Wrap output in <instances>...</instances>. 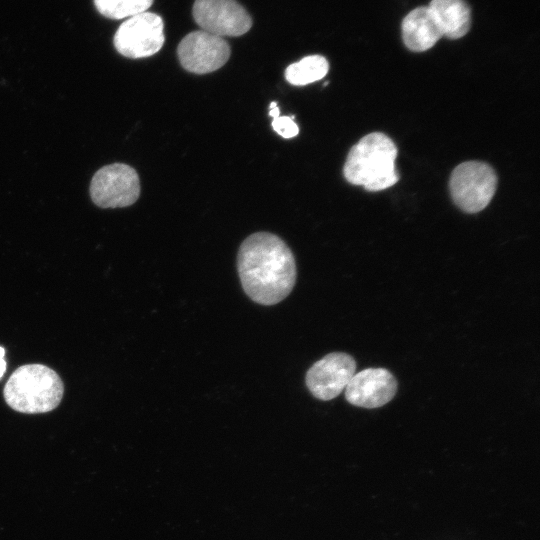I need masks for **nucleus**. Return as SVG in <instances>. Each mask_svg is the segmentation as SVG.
<instances>
[{
    "label": "nucleus",
    "instance_id": "f8f14e48",
    "mask_svg": "<svg viewBox=\"0 0 540 540\" xmlns=\"http://www.w3.org/2000/svg\"><path fill=\"white\" fill-rule=\"evenodd\" d=\"M429 9L437 20L443 36L458 39L468 33L471 11L465 0H432Z\"/></svg>",
    "mask_w": 540,
    "mask_h": 540
},
{
    "label": "nucleus",
    "instance_id": "423d86ee",
    "mask_svg": "<svg viewBox=\"0 0 540 540\" xmlns=\"http://www.w3.org/2000/svg\"><path fill=\"white\" fill-rule=\"evenodd\" d=\"M165 41L162 18L143 12L125 20L114 35V46L123 56L133 59L157 53Z\"/></svg>",
    "mask_w": 540,
    "mask_h": 540
},
{
    "label": "nucleus",
    "instance_id": "1a4fd4ad",
    "mask_svg": "<svg viewBox=\"0 0 540 540\" xmlns=\"http://www.w3.org/2000/svg\"><path fill=\"white\" fill-rule=\"evenodd\" d=\"M356 371L355 359L343 352H332L315 362L306 373V385L317 399L336 398Z\"/></svg>",
    "mask_w": 540,
    "mask_h": 540
},
{
    "label": "nucleus",
    "instance_id": "7ed1b4c3",
    "mask_svg": "<svg viewBox=\"0 0 540 540\" xmlns=\"http://www.w3.org/2000/svg\"><path fill=\"white\" fill-rule=\"evenodd\" d=\"M63 394L61 378L43 364L20 366L9 377L3 390L8 406L26 414L54 410L60 404Z\"/></svg>",
    "mask_w": 540,
    "mask_h": 540
},
{
    "label": "nucleus",
    "instance_id": "9d476101",
    "mask_svg": "<svg viewBox=\"0 0 540 540\" xmlns=\"http://www.w3.org/2000/svg\"><path fill=\"white\" fill-rule=\"evenodd\" d=\"M396 392L397 381L389 370L367 368L353 375L345 387V398L354 406L373 409L390 402Z\"/></svg>",
    "mask_w": 540,
    "mask_h": 540
},
{
    "label": "nucleus",
    "instance_id": "f257e3e1",
    "mask_svg": "<svg viewBox=\"0 0 540 540\" xmlns=\"http://www.w3.org/2000/svg\"><path fill=\"white\" fill-rule=\"evenodd\" d=\"M237 268L244 292L265 306L284 300L297 277L292 251L280 237L268 232L254 233L242 242Z\"/></svg>",
    "mask_w": 540,
    "mask_h": 540
},
{
    "label": "nucleus",
    "instance_id": "20e7f679",
    "mask_svg": "<svg viewBox=\"0 0 540 540\" xmlns=\"http://www.w3.org/2000/svg\"><path fill=\"white\" fill-rule=\"evenodd\" d=\"M496 186L497 176L492 167L479 161L459 164L449 182L453 201L468 213L483 210L493 198Z\"/></svg>",
    "mask_w": 540,
    "mask_h": 540
},
{
    "label": "nucleus",
    "instance_id": "f03ea898",
    "mask_svg": "<svg viewBox=\"0 0 540 540\" xmlns=\"http://www.w3.org/2000/svg\"><path fill=\"white\" fill-rule=\"evenodd\" d=\"M396 157L397 147L387 135L370 133L351 148L343 173L351 184L371 192L380 191L398 181Z\"/></svg>",
    "mask_w": 540,
    "mask_h": 540
},
{
    "label": "nucleus",
    "instance_id": "6e6552de",
    "mask_svg": "<svg viewBox=\"0 0 540 540\" xmlns=\"http://www.w3.org/2000/svg\"><path fill=\"white\" fill-rule=\"evenodd\" d=\"M193 17L203 31L217 36H241L249 31L252 19L236 0H196Z\"/></svg>",
    "mask_w": 540,
    "mask_h": 540
},
{
    "label": "nucleus",
    "instance_id": "0eeeda50",
    "mask_svg": "<svg viewBox=\"0 0 540 540\" xmlns=\"http://www.w3.org/2000/svg\"><path fill=\"white\" fill-rule=\"evenodd\" d=\"M177 55L188 72L206 74L216 71L228 61L230 46L222 37L199 30L181 40Z\"/></svg>",
    "mask_w": 540,
    "mask_h": 540
},
{
    "label": "nucleus",
    "instance_id": "2eb2a0df",
    "mask_svg": "<svg viewBox=\"0 0 540 540\" xmlns=\"http://www.w3.org/2000/svg\"><path fill=\"white\" fill-rule=\"evenodd\" d=\"M274 131L283 138H293L299 133L298 125L294 122V116H278L272 121Z\"/></svg>",
    "mask_w": 540,
    "mask_h": 540
},
{
    "label": "nucleus",
    "instance_id": "ddd939ff",
    "mask_svg": "<svg viewBox=\"0 0 540 540\" xmlns=\"http://www.w3.org/2000/svg\"><path fill=\"white\" fill-rule=\"evenodd\" d=\"M329 64L321 55H310L292 63L285 70L286 80L296 86L316 82L327 74Z\"/></svg>",
    "mask_w": 540,
    "mask_h": 540
},
{
    "label": "nucleus",
    "instance_id": "4468645a",
    "mask_svg": "<svg viewBox=\"0 0 540 540\" xmlns=\"http://www.w3.org/2000/svg\"><path fill=\"white\" fill-rule=\"evenodd\" d=\"M153 0H94L96 9L110 19H124L146 12Z\"/></svg>",
    "mask_w": 540,
    "mask_h": 540
},
{
    "label": "nucleus",
    "instance_id": "f3484780",
    "mask_svg": "<svg viewBox=\"0 0 540 540\" xmlns=\"http://www.w3.org/2000/svg\"><path fill=\"white\" fill-rule=\"evenodd\" d=\"M269 115L274 119L280 116V109L278 108L277 102H271Z\"/></svg>",
    "mask_w": 540,
    "mask_h": 540
},
{
    "label": "nucleus",
    "instance_id": "9b49d317",
    "mask_svg": "<svg viewBox=\"0 0 540 540\" xmlns=\"http://www.w3.org/2000/svg\"><path fill=\"white\" fill-rule=\"evenodd\" d=\"M442 36L443 32L428 6L412 10L403 19L402 38L405 46L411 51H426Z\"/></svg>",
    "mask_w": 540,
    "mask_h": 540
},
{
    "label": "nucleus",
    "instance_id": "dca6fc26",
    "mask_svg": "<svg viewBox=\"0 0 540 540\" xmlns=\"http://www.w3.org/2000/svg\"><path fill=\"white\" fill-rule=\"evenodd\" d=\"M5 349L0 346V378L3 376L6 371V361L4 359Z\"/></svg>",
    "mask_w": 540,
    "mask_h": 540
},
{
    "label": "nucleus",
    "instance_id": "39448f33",
    "mask_svg": "<svg viewBox=\"0 0 540 540\" xmlns=\"http://www.w3.org/2000/svg\"><path fill=\"white\" fill-rule=\"evenodd\" d=\"M140 195V180L134 168L114 163L99 169L90 184L92 201L101 208H120L134 204Z\"/></svg>",
    "mask_w": 540,
    "mask_h": 540
}]
</instances>
